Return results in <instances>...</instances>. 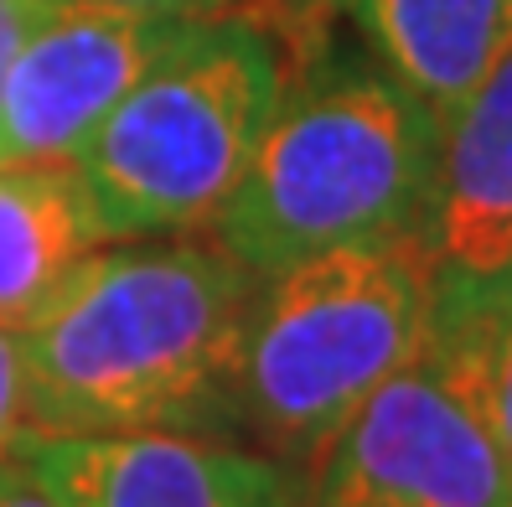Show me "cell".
<instances>
[{"instance_id": "1", "label": "cell", "mask_w": 512, "mask_h": 507, "mask_svg": "<svg viewBox=\"0 0 512 507\" xmlns=\"http://www.w3.org/2000/svg\"><path fill=\"white\" fill-rule=\"evenodd\" d=\"M259 275L218 238H130L94 249L16 337L32 435L238 440V373Z\"/></svg>"}, {"instance_id": "6", "label": "cell", "mask_w": 512, "mask_h": 507, "mask_svg": "<svg viewBox=\"0 0 512 507\" xmlns=\"http://www.w3.org/2000/svg\"><path fill=\"white\" fill-rule=\"evenodd\" d=\"M11 451L63 507H306L300 466L207 435H32Z\"/></svg>"}, {"instance_id": "9", "label": "cell", "mask_w": 512, "mask_h": 507, "mask_svg": "<svg viewBox=\"0 0 512 507\" xmlns=\"http://www.w3.org/2000/svg\"><path fill=\"white\" fill-rule=\"evenodd\" d=\"M347 16L440 125L512 52V0H347Z\"/></svg>"}, {"instance_id": "4", "label": "cell", "mask_w": 512, "mask_h": 507, "mask_svg": "<svg viewBox=\"0 0 512 507\" xmlns=\"http://www.w3.org/2000/svg\"><path fill=\"white\" fill-rule=\"evenodd\" d=\"M435 264L419 238L300 259L259 285L238 414L259 451L306 466L388 378L419 363Z\"/></svg>"}, {"instance_id": "5", "label": "cell", "mask_w": 512, "mask_h": 507, "mask_svg": "<svg viewBox=\"0 0 512 507\" xmlns=\"http://www.w3.org/2000/svg\"><path fill=\"white\" fill-rule=\"evenodd\" d=\"M306 507H512V471L471 409L425 368L352 414L300 466Z\"/></svg>"}, {"instance_id": "3", "label": "cell", "mask_w": 512, "mask_h": 507, "mask_svg": "<svg viewBox=\"0 0 512 507\" xmlns=\"http://www.w3.org/2000/svg\"><path fill=\"white\" fill-rule=\"evenodd\" d=\"M285 83L290 47L264 16L187 21L68 156L104 244L213 223L244 182Z\"/></svg>"}, {"instance_id": "14", "label": "cell", "mask_w": 512, "mask_h": 507, "mask_svg": "<svg viewBox=\"0 0 512 507\" xmlns=\"http://www.w3.org/2000/svg\"><path fill=\"white\" fill-rule=\"evenodd\" d=\"M57 11L63 6H104V11H145V16H223V11H249L254 0H52Z\"/></svg>"}, {"instance_id": "7", "label": "cell", "mask_w": 512, "mask_h": 507, "mask_svg": "<svg viewBox=\"0 0 512 507\" xmlns=\"http://www.w3.org/2000/svg\"><path fill=\"white\" fill-rule=\"evenodd\" d=\"M182 26V16L104 6L52 11L0 94V161H68Z\"/></svg>"}, {"instance_id": "12", "label": "cell", "mask_w": 512, "mask_h": 507, "mask_svg": "<svg viewBox=\"0 0 512 507\" xmlns=\"http://www.w3.org/2000/svg\"><path fill=\"white\" fill-rule=\"evenodd\" d=\"M337 11H347V0H254V16L275 26L290 52H306L311 42H321Z\"/></svg>"}, {"instance_id": "13", "label": "cell", "mask_w": 512, "mask_h": 507, "mask_svg": "<svg viewBox=\"0 0 512 507\" xmlns=\"http://www.w3.org/2000/svg\"><path fill=\"white\" fill-rule=\"evenodd\" d=\"M52 0H0V94H6L11 63L21 57V47L32 42V32L52 16Z\"/></svg>"}, {"instance_id": "8", "label": "cell", "mask_w": 512, "mask_h": 507, "mask_svg": "<svg viewBox=\"0 0 512 507\" xmlns=\"http://www.w3.org/2000/svg\"><path fill=\"white\" fill-rule=\"evenodd\" d=\"M425 254L461 280L512 270V52L440 125Z\"/></svg>"}, {"instance_id": "15", "label": "cell", "mask_w": 512, "mask_h": 507, "mask_svg": "<svg viewBox=\"0 0 512 507\" xmlns=\"http://www.w3.org/2000/svg\"><path fill=\"white\" fill-rule=\"evenodd\" d=\"M26 430L21 420V363H16V337L0 332V461L11 456L16 435Z\"/></svg>"}, {"instance_id": "16", "label": "cell", "mask_w": 512, "mask_h": 507, "mask_svg": "<svg viewBox=\"0 0 512 507\" xmlns=\"http://www.w3.org/2000/svg\"><path fill=\"white\" fill-rule=\"evenodd\" d=\"M0 507H63V502H57V492L11 451L0 461Z\"/></svg>"}, {"instance_id": "11", "label": "cell", "mask_w": 512, "mask_h": 507, "mask_svg": "<svg viewBox=\"0 0 512 507\" xmlns=\"http://www.w3.org/2000/svg\"><path fill=\"white\" fill-rule=\"evenodd\" d=\"M419 363L471 409L512 471V270L481 280L435 275Z\"/></svg>"}, {"instance_id": "10", "label": "cell", "mask_w": 512, "mask_h": 507, "mask_svg": "<svg viewBox=\"0 0 512 507\" xmlns=\"http://www.w3.org/2000/svg\"><path fill=\"white\" fill-rule=\"evenodd\" d=\"M99 244L68 161H0V332L32 326Z\"/></svg>"}, {"instance_id": "2", "label": "cell", "mask_w": 512, "mask_h": 507, "mask_svg": "<svg viewBox=\"0 0 512 507\" xmlns=\"http://www.w3.org/2000/svg\"><path fill=\"white\" fill-rule=\"evenodd\" d=\"M440 166V119L368 57L316 42L259 151L213 218L218 244L259 280L357 244H425Z\"/></svg>"}]
</instances>
